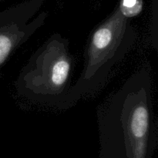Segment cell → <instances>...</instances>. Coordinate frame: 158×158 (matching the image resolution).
<instances>
[{"instance_id": "3957f363", "label": "cell", "mask_w": 158, "mask_h": 158, "mask_svg": "<svg viewBox=\"0 0 158 158\" xmlns=\"http://www.w3.org/2000/svg\"><path fill=\"white\" fill-rule=\"evenodd\" d=\"M136 40L135 30L121 11L95 29L86 47L83 69L69 89V109L104 86L113 68L127 55Z\"/></svg>"}, {"instance_id": "7a4b0ae2", "label": "cell", "mask_w": 158, "mask_h": 158, "mask_svg": "<svg viewBox=\"0 0 158 158\" xmlns=\"http://www.w3.org/2000/svg\"><path fill=\"white\" fill-rule=\"evenodd\" d=\"M75 64L69 40L52 34L23 66L15 89L32 103L66 110Z\"/></svg>"}, {"instance_id": "6da1fadb", "label": "cell", "mask_w": 158, "mask_h": 158, "mask_svg": "<svg viewBox=\"0 0 158 158\" xmlns=\"http://www.w3.org/2000/svg\"><path fill=\"white\" fill-rule=\"evenodd\" d=\"M152 92L145 63L99 106V158H153L157 123Z\"/></svg>"}, {"instance_id": "277c9868", "label": "cell", "mask_w": 158, "mask_h": 158, "mask_svg": "<svg viewBox=\"0 0 158 158\" xmlns=\"http://www.w3.org/2000/svg\"><path fill=\"white\" fill-rule=\"evenodd\" d=\"M141 10V3L138 0H123L121 12L126 17H132L138 14Z\"/></svg>"}]
</instances>
